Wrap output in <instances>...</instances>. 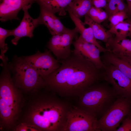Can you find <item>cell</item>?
Masks as SVG:
<instances>
[{"instance_id": "obj_1", "label": "cell", "mask_w": 131, "mask_h": 131, "mask_svg": "<svg viewBox=\"0 0 131 131\" xmlns=\"http://www.w3.org/2000/svg\"><path fill=\"white\" fill-rule=\"evenodd\" d=\"M59 62V67L45 80L46 86L62 95H80L103 80L101 70L73 51L68 58Z\"/></svg>"}, {"instance_id": "obj_2", "label": "cell", "mask_w": 131, "mask_h": 131, "mask_svg": "<svg viewBox=\"0 0 131 131\" xmlns=\"http://www.w3.org/2000/svg\"><path fill=\"white\" fill-rule=\"evenodd\" d=\"M27 104L22 120L39 130L60 131L67 110L65 105L51 97L37 95Z\"/></svg>"}, {"instance_id": "obj_3", "label": "cell", "mask_w": 131, "mask_h": 131, "mask_svg": "<svg viewBox=\"0 0 131 131\" xmlns=\"http://www.w3.org/2000/svg\"><path fill=\"white\" fill-rule=\"evenodd\" d=\"M8 61L1 64L0 76V126L1 130H12L18 121L25 103L22 91L12 79Z\"/></svg>"}, {"instance_id": "obj_4", "label": "cell", "mask_w": 131, "mask_h": 131, "mask_svg": "<svg viewBox=\"0 0 131 131\" xmlns=\"http://www.w3.org/2000/svg\"><path fill=\"white\" fill-rule=\"evenodd\" d=\"M102 81L85 90L80 95L79 100L81 108L98 120L106 112L118 96L111 85L106 81Z\"/></svg>"}, {"instance_id": "obj_5", "label": "cell", "mask_w": 131, "mask_h": 131, "mask_svg": "<svg viewBox=\"0 0 131 131\" xmlns=\"http://www.w3.org/2000/svg\"><path fill=\"white\" fill-rule=\"evenodd\" d=\"M8 65L15 84L22 92L31 93L46 86L45 80L21 57L15 56Z\"/></svg>"}, {"instance_id": "obj_6", "label": "cell", "mask_w": 131, "mask_h": 131, "mask_svg": "<svg viewBox=\"0 0 131 131\" xmlns=\"http://www.w3.org/2000/svg\"><path fill=\"white\" fill-rule=\"evenodd\" d=\"M98 120L81 108L67 110L60 131H100Z\"/></svg>"}, {"instance_id": "obj_7", "label": "cell", "mask_w": 131, "mask_h": 131, "mask_svg": "<svg viewBox=\"0 0 131 131\" xmlns=\"http://www.w3.org/2000/svg\"><path fill=\"white\" fill-rule=\"evenodd\" d=\"M131 109V100L118 96L106 112L98 120V125L100 131H116Z\"/></svg>"}, {"instance_id": "obj_8", "label": "cell", "mask_w": 131, "mask_h": 131, "mask_svg": "<svg viewBox=\"0 0 131 131\" xmlns=\"http://www.w3.org/2000/svg\"><path fill=\"white\" fill-rule=\"evenodd\" d=\"M104 64L103 80L112 86L118 96L131 100V79L113 65Z\"/></svg>"}, {"instance_id": "obj_9", "label": "cell", "mask_w": 131, "mask_h": 131, "mask_svg": "<svg viewBox=\"0 0 131 131\" xmlns=\"http://www.w3.org/2000/svg\"><path fill=\"white\" fill-rule=\"evenodd\" d=\"M79 31L76 27L61 33L52 35L47 46L59 61L66 59L70 55V46L77 37Z\"/></svg>"}, {"instance_id": "obj_10", "label": "cell", "mask_w": 131, "mask_h": 131, "mask_svg": "<svg viewBox=\"0 0 131 131\" xmlns=\"http://www.w3.org/2000/svg\"><path fill=\"white\" fill-rule=\"evenodd\" d=\"M51 52L47 49L43 52L38 51L33 55L21 57L45 80L60 65Z\"/></svg>"}, {"instance_id": "obj_11", "label": "cell", "mask_w": 131, "mask_h": 131, "mask_svg": "<svg viewBox=\"0 0 131 131\" xmlns=\"http://www.w3.org/2000/svg\"><path fill=\"white\" fill-rule=\"evenodd\" d=\"M75 39L73 43V52L89 61L98 69L103 70L105 66L100 56L99 49L94 44L84 41L80 36Z\"/></svg>"}, {"instance_id": "obj_12", "label": "cell", "mask_w": 131, "mask_h": 131, "mask_svg": "<svg viewBox=\"0 0 131 131\" xmlns=\"http://www.w3.org/2000/svg\"><path fill=\"white\" fill-rule=\"evenodd\" d=\"M31 6H26L23 8L24 15L19 25L12 30V36L14 37L11 40V42L15 45L17 44L19 40L23 37L32 38L33 36V33L34 29L39 25L38 18H33L28 12V10Z\"/></svg>"}, {"instance_id": "obj_13", "label": "cell", "mask_w": 131, "mask_h": 131, "mask_svg": "<svg viewBox=\"0 0 131 131\" xmlns=\"http://www.w3.org/2000/svg\"><path fill=\"white\" fill-rule=\"evenodd\" d=\"M37 0H0V20H19L17 15L25 7L31 5Z\"/></svg>"}, {"instance_id": "obj_14", "label": "cell", "mask_w": 131, "mask_h": 131, "mask_svg": "<svg viewBox=\"0 0 131 131\" xmlns=\"http://www.w3.org/2000/svg\"><path fill=\"white\" fill-rule=\"evenodd\" d=\"M38 4L40 10L37 18L39 25H45L52 35L61 33L68 30L51 11L43 5Z\"/></svg>"}, {"instance_id": "obj_15", "label": "cell", "mask_w": 131, "mask_h": 131, "mask_svg": "<svg viewBox=\"0 0 131 131\" xmlns=\"http://www.w3.org/2000/svg\"><path fill=\"white\" fill-rule=\"evenodd\" d=\"M106 45V48L116 56H131V39L112 35Z\"/></svg>"}, {"instance_id": "obj_16", "label": "cell", "mask_w": 131, "mask_h": 131, "mask_svg": "<svg viewBox=\"0 0 131 131\" xmlns=\"http://www.w3.org/2000/svg\"><path fill=\"white\" fill-rule=\"evenodd\" d=\"M66 10L68 12L71 19L77 29L79 33L80 34V36L83 40L95 45L99 49L101 52L104 53L109 51L102 46L97 41L91 27L89 26L85 27L83 22L80 19L76 16L69 10L66 9Z\"/></svg>"}, {"instance_id": "obj_17", "label": "cell", "mask_w": 131, "mask_h": 131, "mask_svg": "<svg viewBox=\"0 0 131 131\" xmlns=\"http://www.w3.org/2000/svg\"><path fill=\"white\" fill-rule=\"evenodd\" d=\"M101 57L103 63L113 65L131 79V66L127 62L109 51L103 53Z\"/></svg>"}, {"instance_id": "obj_18", "label": "cell", "mask_w": 131, "mask_h": 131, "mask_svg": "<svg viewBox=\"0 0 131 131\" xmlns=\"http://www.w3.org/2000/svg\"><path fill=\"white\" fill-rule=\"evenodd\" d=\"M72 0H37L35 2L43 5L54 14L62 16L66 15V8Z\"/></svg>"}, {"instance_id": "obj_19", "label": "cell", "mask_w": 131, "mask_h": 131, "mask_svg": "<svg viewBox=\"0 0 131 131\" xmlns=\"http://www.w3.org/2000/svg\"><path fill=\"white\" fill-rule=\"evenodd\" d=\"M93 6L91 0H72L66 8L80 19Z\"/></svg>"}, {"instance_id": "obj_20", "label": "cell", "mask_w": 131, "mask_h": 131, "mask_svg": "<svg viewBox=\"0 0 131 131\" xmlns=\"http://www.w3.org/2000/svg\"><path fill=\"white\" fill-rule=\"evenodd\" d=\"M84 16L83 24L91 28L95 38L106 44L112 35L106 32L99 24L94 21L87 14Z\"/></svg>"}, {"instance_id": "obj_21", "label": "cell", "mask_w": 131, "mask_h": 131, "mask_svg": "<svg viewBox=\"0 0 131 131\" xmlns=\"http://www.w3.org/2000/svg\"><path fill=\"white\" fill-rule=\"evenodd\" d=\"M107 31L118 38H131V20H125L115 26L110 27Z\"/></svg>"}, {"instance_id": "obj_22", "label": "cell", "mask_w": 131, "mask_h": 131, "mask_svg": "<svg viewBox=\"0 0 131 131\" xmlns=\"http://www.w3.org/2000/svg\"><path fill=\"white\" fill-rule=\"evenodd\" d=\"M105 9L108 17L119 12L125 11L128 13L127 5L123 0H109Z\"/></svg>"}, {"instance_id": "obj_23", "label": "cell", "mask_w": 131, "mask_h": 131, "mask_svg": "<svg viewBox=\"0 0 131 131\" xmlns=\"http://www.w3.org/2000/svg\"><path fill=\"white\" fill-rule=\"evenodd\" d=\"M95 22L100 24L106 19L108 15L106 11L101 8L92 6L87 14Z\"/></svg>"}, {"instance_id": "obj_24", "label": "cell", "mask_w": 131, "mask_h": 131, "mask_svg": "<svg viewBox=\"0 0 131 131\" xmlns=\"http://www.w3.org/2000/svg\"><path fill=\"white\" fill-rule=\"evenodd\" d=\"M12 30H8L0 27V57L4 56L8 50V45L5 43V40L8 37L12 36Z\"/></svg>"}, {"instance_id": "obj_25", "label": "cell", "mask_w": 131, "mask_h": 131, "mask_svg": "<svg viewBox=\"0 0 131 131\" xmlns=\"http://www.w3.org/2000/svg\"><path fill=\"white\" fill-rule=\"evenodd\" d=\"M127 13L125 11L119 12L109 16L110 27L115 26L124 21L128 17Z\"/></svg>"}, {"instance_id": "obj_26", "label": "cell", "mask_w": 131, "mask_h": 131, "mask_svg": "<svg viewBox=\"0 0 131 131\" xmlns=\"http://www.w3.org/2000/svg\"><path fill=\"white\" fill-rule=\"evenodd\" d=\"M12 130L15 131H39L35 126L24 122L18 123Z\"/></svg>"}, {"instance_id": "obj_27", "label": "cell", "mask_w": 131, "mask_h": 131, "mask_svg": "<svg viewBox=\"0 0 131 131\" xmlns=\"http://www.w3.org/2000/svg\"><path fill=\"white\" fill-rule=\"evenodd\" d=\"M122 122V125L116 131H131V118L127 115Z\"/></svg>"}, {"instance_id": "obj_28", "label": "cell", "mask_w": 131, "mask_h": 131, "mask_svg": "<svg viewBox=\"0 0 131 131\" xmlns=\"http://www.w3.org/2000/svg\"><path fill=\"white\" fill-rule=\"evenodd\" d=\"M94 7L98 8H105L107 1V0H91Z\"/></svg>"}, {"instance_id": "obj_29", "label": "cell", "mask_w": 131, "mask_h": 131, "mask_svg": "<svg viewBox=\"0 0 131 131\" xmlns=\"http://www.w3.org/2000/svg\"><path fill=\"white\" fill-rule=\"evenodd\" d=\"M116 56L127 62L131 66V56L128 57L123 56Z\"/></svg>"}, {"instance_id": "obj_30", "label": "cell", "mask_w": 131, "mask_h": 131, "mask_svg": "<svg viewBox=\"0 0 131 131\" xmlns=\"http://www.w3.org/2000/svg\"><path fill=\"white\" fill-rule=\"evenodd\" d=\"M128 7V14L131 17V0H126Z\"/></svg>"}, {"instance_id": "obj_31", "label": "cell", "mask_w": 131, "mask_h": 131, "mask_svg": "<svg viewBox=\"0 0 131 131\" xmlns=\"http://www.w3.org/2000/svg\"><path fill=\"white\" fill-rule=\"evenodd\" d=\"M130 117L131 118V109L130 111V112L128 114V115H127Z\"/></svg>"}, {"instance_id": "obj_32", "label": "cell", "mask_w": 131, "mask_h": 131, "mask_svg": "<svg viewBox=\"0 0 131 131\" xmlns=\"http://www.w3.org/2000/svg\"><path fill=\"white\" fill-rule=\"evenodd\" d=\"M107 0V2H108V1L109 0Z\"/></svg>"}]
</instances>
